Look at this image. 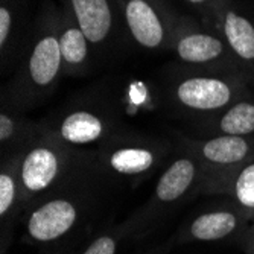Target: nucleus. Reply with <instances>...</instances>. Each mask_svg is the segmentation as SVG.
Masks as SVG:
<instances>
[{
	"mask_svg": "<svg viewBox=\"0 0 254 254\" xmlns=\"http://www.w3.org/2000/svg\"><path fill=\"white\" fill-rule=\"evenodd\" d=\"M68 168L67 149L58 140H38L18 158V175L25 205L51 193Z\"/></svg>",
	"mask_w": 254,
	"mask_h": 254,
	"instance_id": "1",
	"label": "nucleus"
},
{
	"mask_svg": "<svg viewBox=\"0 0 254 254\" xmlns=\"http://www.w3.org/2000/svg\"><path fill=\"white\" fill-rule=\"evenodd\" d=\"M193 155L201 163L207 188L219 192L235 174L254 160V135H213L196 145Z\"/></svg>",
	"mask_w": 254,
	"mask_h": 254,
	"instance_id": "2",
	"label": "nucleus"
},
{
	"mask_svg": "<svg viewBox=\"0 0 254 254\" xmlns=\"http://www.w3.org/2000/svg\"><path fill=\"white\" fill-rule=\"evenodd\" d=\"M84 213L76 196L55 195L31 205L26 218V235L32 244H55L70 235Z\"/></svg>",
	"mask_w": 254,
	"mask_h": 254,
	"instance_id": "3",
	"label": "nucleus"
},
{
	"mask_svg": "<svg viewBox=\"0 0 254 254\" xmlns=\"http://www.w3.org/2000/svg\"><path fill=\"white\" fill-rule=\"evenodd\" d=\"M202 175L201 163L195 155H184L174 160L158 178L152 196L143 207V213L137 216V221L132 225L142 227L145 221H152L158 215L165 213L169 207L178 204L195 189Z\"/></svg>",
	"mask_w": 254,
	"mask_h": 254,
	"instance_id": "4",
	"label": "nucleus"
},
{
	"mask_svg": "<svg viewBox=\"0 0 254 254\" xmlns=\"http://www.w3.org/2000/svg\"><path fill=\"white\" fill-rule=\"evenodd\" d=\"M245 96L241 78L192 76L175 88L178 104L198 113H219Z\"/></svg>",
	"mask_w": 254,
	"mask_h": 254,
	"instance_id": "5",
	"label": "nucleus"
},
{
	"mask_svg": "<svg viewBox=\"0 0 254 254\" xmlns=\"http://www.w3.org/2000/svg\"><path fill=\"white\" fill-rule=\"evenodd\" d=\"M250 216L236 209H218L196 216L184 230L181 241L213 242L241 233Z\"/></svg>",
	"mask_w": 254,
	"mask_h": 254,
	"instance_id": "6",
	"label": "nucleus"
},
{
	"mask_svg": "<svg viewBox=\"0 0 254 254\" xmlns=\"http://www.w3.org/2000/svg\"><path fill=\"white\" fill-rule=\"evenodd\" d=\"M63 55L60 49L58 35L48 32L41 35L28 58V81L37 91L49 90L57 81L63 68Z\"/></svg>",
	"mask_w": 254,
	"mask_h": 254,
	"instance_id": "7",
	"label": "nucleus"
},
{
	"mask_svg": "<svg viewBox=\"0 0 254 254\" xmlns=\"http://www.w3.org/2000/svg\"><path fill=\"white\" fill-rule=\"evenodd\" d=\"M124 15L132 38L143 48L158 49L166 43L165 20L148 0H127Z\"/></svg>",
	"mask_w": 254,
	"mask_h": 254,
	"instance_id": "8",
	"label": "nucleus"
},
{
	"mask_svg": "<svg viewBox=\"0 0 254 254\" xmlns=\"http://www.w3.org/2000/svg\"><path fill=\"white\" fill-rule=\"evenodd\" d=\"M180 60L188 64H212L221 61H236L224 38L209 32H184L175 41Z\"/></svg>",
	"mask_w": 254,
	"mask_h": 254,
	"instance_id": "9",
	"label": "nucleus"
},
{
	"mask_svg": "<svg viewBox=\"0 0 254 254\" xmlns=\"http://www.w3.org/2000/svg\"><path fill=\"white\" fill-rule=\"evenodd\" d=\"M224 41L238 63L254 65V23L232 8H224L219 15Z\"/></svg>",
	"mask_w": 254,
	"mask_h": 254,
	"instance_id": "10",
	"label": "nucleus"
},
{
	"mask_svg": "<svg viewBox=\"0 0 254 254\" xmlns=\"http://www.w3.org/2000/svg\"><path fill=\"white\" fill-rule=\"evenodd\" d=\"M72 17L91 44L104 43L113 29L110 0H70Z\"/></svg>",
	"mask_w": 254,
	"mask_h": 254,
	"instance_id": "11",
	"label": "nucleus"
},
{
	"mask_svg": "<svg viewBox=\"0 0 254 254\" xmlns=\"http://www.w3.org/2000/svg\"><path fill=\"white\" fill-rule=\"evenodd\" d=\"M108 125L104 118L90 110H75L65 114L58 127L61 143L70 146H85L99 142Z\"/></svg>",
	"mask_w": 254,
	"mask_h": 254,
	"instance_id": "12",
	"label": "nucleus"
},
{
	"mask_svg": "<svg viewBox=\"0 0 254 254\" xmlns=\"http://www.w3.org/2000/svg\"><path fill=\"white\" fill-rule=\"evenodd\" d=\"M158 151L143 145H122L113 148L104 157L107 169L118 175L140 177L149 174L158 165Z\"/></svg>",
	"mask_w": 254,
	"mask_h": 254,
	"instance_id": "13",
	"label": "nucleus"
},
{
	"mask_svg": "<svg viewBox=\"0 0 254 254\" xmlns=\"http://www.w3.org/2000/svg\"><path fill=\"white\" fill-rule=\"evenodd\" d=\"M25 205L23 190L18 175V158L3 163L0 172V216H2L3 244L8 239V230L12 227L14 218Z\"/></svg>",
	"mask_w": 254,
	"mask_h": 254,
	"instance_id": "14",
	"label": "nucleus"
},
{
	"mask_svg": "<svg viewBox=\"0 0 254 254\" xmlns=\"http://www.w3.org/2000/svg\"><path fill=\"white\" fill-rule=\"evenodd\" d=\"M210 129L216 132V135H254V99L241 98L219 111L210 124Z\"/></svg>",
	"mask_w": 254,
	"mask_h": 254,
	"instance_id": "15",
	"label": "nucleus"
},
{
	"mask_svg": "<svg viewBox=\"0 0 254 254\" xmlns=\"http://www.w3.org/2000/svg\"><path fill=\"white\" fill-rule=\"evenodd\" d=\"M60 49L63 55V65L65 68L82 67L88 57V40L79 29L73 17L65 21L60 35Z\"/></svg>",
	"mask_w": 254,
	"mask_h": 254,
	"instance_id": "16",
	"label": "nucleus"
},
{
	"mask_svg": "<svg viewBox=\"0 0 254 254\" xmlns=\"http://www.w3.org/2000/svg\"><path fill=\"white\" fill-rule=\"evenodd\" d=\"M219 192L230 193L238 209L254 218V160L241 168Z\"/></svg>",
	"mask_w": 254,
	"mask_h": 254,
	"instance_id": "17",
	"label": "nucleus"
},
{
	"mask_svg": "<svg viewBox=\"0 0 254 254\" xmlns=\"http://www.w3.org/2000/svg\"><path fill=\"white\" fill-rule=\"evenodd\" d=\"M125 233L127 232L124 227L116 232H107L91 241L81 254H116L121 239Z\"/></svg>",
	"mask_w": 254,
	"mask_h": 254,
	"instance_id": "18",
	"label": "nucleus"
},
{
	"mask_svg": "<svg viewBox=\"0 0 254 254\" xmlns=\"http://www.w3.org/2000/svg\"><path fill=\"white\" fill-rule=\"evenodd\" d=\"M21 135H23L21 124H18L11 114L2 111V114H0V140H2V145L18 142Z\"/></svg>",
	"mask_w": 254,
	"mask_h": 254,
	"instance_id": "19",
	"label": "nucleus"
},
{
	"mask_svg": "<svg viewBox=\"0 0 254 254\" xmlns=\"http://www.w3.org/2000/svg\"><path fill=\"white\" fill-rule=\"evenodd\" d=\"M11 31H12V12L6 5H2V8H0V46H2L3 51L9 41Z\"/></svg>",
	"mask_w": 254,
	"mask_h": 254,
	"instance_id": "20",
	"label": "nucleus"
},
{
	"mask_svg": "<svg viewBox=\"0 0 254 254\" xmlns=\"http://www.w3.org/2000/svg\"><path fill=\"white\" fill-rule=\"evenodd\" d=\"M247 248L251 254H254V228L250 230V235L247 238Z\"/></svg>",
	"mask_w": 254,
	"mask_h": 254,
	"instance_id": "21",
	"label": "nucleus"
},
{
	"mask_svg": "<svg viewBox=\"0 0 254 254\" xmlns=\"http://www.w3.org/2000/svg\"><path fill=\"white\" fill-rule=\"evenodd\" d=\"M186 2H189L190 5H205V3H209L210 0H186Z\"/></svg>",
	"mask_w": 254,
	"mask_h": 254,
	"instance_id": "22",
	"label": "nucleus"
}]
</instances>
